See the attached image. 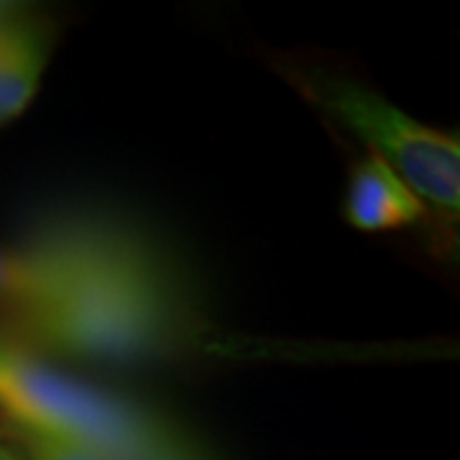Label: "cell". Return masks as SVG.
I'll list each match as a JSON object with an SVG mask.
<instances>
[{
    "instance_id": "cell-9",
    "label": "cell",
    "mask_w": 460,
    "mask_h": 460,
    "mask_svg": "<svg viewBox=\"0 0 460 460\" xmlns=\"http://www.w3.org/2000/svg\"><path fill=\"white\" fill-rule=\"evenodd\" d=\"M3 356H5V345L0 343V361H3Z\"/></svg>"
},
{
    "instance_id": "cell-6",
    "label": "cell",
    "mask_w": 460,
    "mask_h": 460,
    "mask_svg": "<svg viewBox=\"0 0 460 460\" xmlns=\"http://www.w3.org/2000/svg\"><path fill=\"white\" fill-rule=\"evenodd\" d=\"M29 296L31 299V274L21 259H8L0 253V296Z\"/></svg>"
},
{
    "instance_id": "cell-3",
    "label": "cell",
    "mask_w": 460,
    "mask_h": 460,
    "mask_svg": "<svg viewBox=\"0 0 460 460\" xmlns=\"http://www.w3.org/2000/svg\"><path fill=\"white\" fill-rule=\"evenodd\" d=\"M422 215L425 205L376 156H368L353 172L345 198V220L353 228L366 233L402 228L417 223Z\"/></svg>"
},
{
    "instance_id": "cell-1",
    "label": "cell",
    "mask_w": 460,
    "mask_h": 460,
    "mask_svg": "<svg viewBox=\"0 0 460 460\" xmlns=\"http://www.w3.org/2000/svg\"><path fill=\"white\" fill-rule=\"evenodd\" d=\"M0 410L11 425L80 445L108 460H146L177 440L146 410L65 376L5 345Z\"/></svg>"
},
{
    "instance_id": "cell-2",
    "label": "cell",
    "mask_w": 460,
    "mask_h": 460,
    "mask_svg": "<svg viewBox=\"0 0 460 460\" xmlns=\"http://www.w3.org/2000/svg\"><path fill=\"white\" fill-rule=\"evenodd\" d=\"M317 105L345 131L361 138L371 156L389 166L425 208L445 217L460 213V138L435 131L378 93L343 77L310 80Z\"/></svg>"
},
{
    "instance_id": "cell-4",
    "label": "cell",
    "mask_w": 460,
    "mask_h": 460,
    "mask_svg": "<svg viewBox=\"0 0 460 460\" xmlns=\"http://www.w3.org/2000/svg\"><path fill=\"white\" fill-rule=\"evenodd\" d=\"M49 59V33L29 18H0V126L29 108Z\"/></svg>"
},
{
    "instance_id": "cell-5",
    "label": "cell",
    "mask_w": 460,
    "mask_h": 460,
    "mask_svg": "<svg viewBox=\"0 0 460 460\" xmlns=\"http://www.w3.org/2000/svg\"><path fill=\"white\" fill-rule=\"evenodd\" d=\"M13 435L23 447L26 460H108L87 447L65 443V440H57V438L41 435V432L16 428V425H13Z\"/></svg>"
},
{
    "instance_id": "cell-8",
    "label": "cell",
    "mask_w": 460,
    "mask_h": 460,
    "mask_svg": "<svg viewBox=\"0 0 460 460\" xmlns=\"http://www.w3.org/2000/svg\"><path fill=\"white\" fill-rule=\"evenodd\" d=\"M0 460H23V458H21L18 453H13V450H11L8 445L0 443Z\"/></svg>"
},
{
    "instance_id": "cell-7",
    "label": "cell",
    "mask_w": 460,
    "mask_h": 460,
    "mask_svg": "<svg viewBox=\"0 0 460 460\" xmlns=\"http://www.w3.org/2000/svg\"><path fill=\"white\" fill-rule=\"evenodd\" d=\"M146 460H202V458H199L198 453H195L190 445L184 443V440L177 438V440L169 445V447H164L162 453H156V456H151V458Z\"/></svg>"
}]
</instances>
